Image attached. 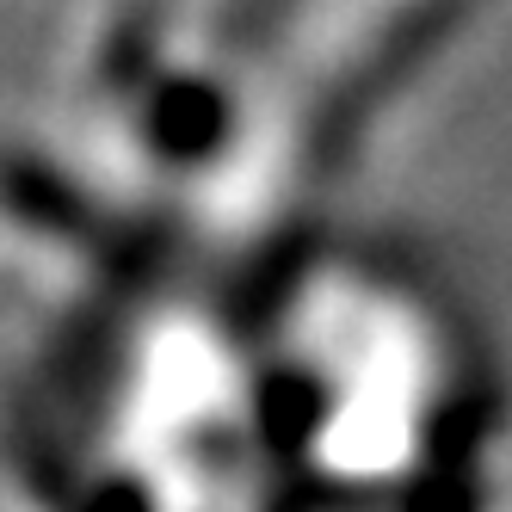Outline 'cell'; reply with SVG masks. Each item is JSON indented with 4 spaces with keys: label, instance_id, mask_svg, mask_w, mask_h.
<instances>
[{
    "label": "cell",
    "instance_id": "6da1fadb",
    "mask_svg": "<svg viewBox=\"0 0 512 512\" xmlns=\"http://www.w3.org/2000/svg\"><path fill=\"white\" fill-rule=\"evenodd\" d=\"M223 124V105H216L210 87H192L179 81L161 93V112H155V136L167 142V149H186V130H192V149H204V136Z\"/></svg>",
    "mask_w": 512,
    "mask_h": 512
}]
</instances>
